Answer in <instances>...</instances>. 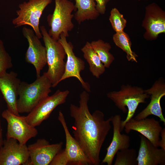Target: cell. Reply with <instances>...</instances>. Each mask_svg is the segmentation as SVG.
<instances>
[{"label":"cell","instance_id":"obj_15","mask_svg":"<svg viewBox=\"0 0 165 165\" xmlns=\"http://www.w3.org/2000/svg\"><path fill=\"white\" fill-rule=\"evenodd\" d=\"M146 92L151 97V100L146 107L137 114L134 119L139 120L153 115L158 117L165 124V119L163 115L160 101L165 95V83L160 79L156 80L150 88L145 90Z\"/></svg>","mask_w":165,"mask_h":165},{"label":"cell","instance_id":"obj_18","mask_svg":"<svg viewBox=\"0 0 165 165\" xmlns=\"http://www.w3.org/2000/svg\"><path fill=\"white\" fill-rule=\"evenodd\" d=\"M111 117L113 126V137L111 143L107 148L106 154L102 162L108 165L112 164L114 157L118 151L129 148L130 143L129 136L121 133L122 120L120 115H116Z\"/></svg>","mask_w":165,"mask_h":165},{"label":"cell","instance_id":"obj_19","mask_svg":"<svg viewBox=\"0 0 165 165\" xmlns=\"http://www.w3.org/2000/svg\"><path fill=\"white\" fill-rule=\"evenodd\" d=\"M139 136L141 140L138 165H165V150L155 146L142 135Z\"/></svg>","mask_w":165,"mask_h":165},{"label":"cell","instance_id":"obj_14","mask_svg":"<svg viewBox=\"0 0 165 165\" xmlns=\"http://www.w3.org/2000/svg\"><path fill=\"white\" fill-rule=\"evenodd\" d=\"M124 130L129 133L131 130L140 133L155 146L159 147L160 134L162 129L160 122L154 118L137 120L132 118L125 124Z\"/></svg>","mask_w":165,"mask_h":165},{"label":"cell","instance_id":"obj_13","mask_svg":"<svg viewBox=\"0 0 165 165\" xmlns=\"http://www.w3.org/2000/svg\"><path fill=\"white\" fill-rule=\"evenodd\" d=\"M63 142L50 144L44 138L37 139L28 146L30 165H49L56 155L62 149Z\"/></svg>","mask_w":165,"mask_h":165},{"label":"cell","instance_id":"obj_31","mask_svg":"<svg viewBox=\"0 0 165 165\" xmlns=\"http://www.w3.org/2000/svg\"></svg>","mask_w":165,"mask_h":165},{"label":"cell","instance_id":"obj_12","mask_svg":"<svg viewBox=\"0 0 165 165\" xmlns=\"http://www.w3.org/2000/svg\"><path fill=\"white\" fill-rule=\"evenodd\" d=\"M30 165L28 146L16 139L4 140L0 148V165Z\"/></svg>","mask_w":165,"mask_h":165},{"label":"cell","instance_id":"obj_26","mask_svg":"<svg viewBox=\"0 0 165 165\" xmlns=\"http://www.w3.org/2000/svg\"><path fill=\"white\" fill-rule=\"evenodd\" d=\"M12 67L11 57L6 50L3 41L0 39V76Z\"/></svg>","mask_w":165,"mask_h":165},{"label":"cell","instance_id":"obj_3","mask_svg":"<svg viewBox=\"0 0 165 165\" xmlns=\"http://www.w3.org/2000/svg\"><path fill=\"white\" fill-rule=\"evenodd\" d=\"M108 98L123 113L128 112L126 119L121 121L120 130L124 129L125 123L133 118L139 104L145 103L150 95L142 88L130 85H123L120 90L108 92Z\"/></svg>","mask_w":165,"mask_h":165},{"label":"cell","instance_id":"obj_10","mask_svg":"<svg viewBox=\"0 0 165 165\" xmlns=\"http://www.w3.org/2000/svg\"><path fill=\"white\" fill-rule=\"evenodd\" d=\"M66 38L62 33L58 40L64 47L67 57L64 72L60 82L68 78H75L79 81L85 90L89 92H90V85L84 81L80 75L81 72L85 68V62L81 58L75 55L73 45L71 42L67 41Z\"/></svg>","mask_w":165,"mask_h":165},{"label":"cell","instance_id":"obj_6","mask_svg":"<svg viewBox=\"0 0 165 165\" xmlns=\"http://www.w3.org/2000/svg\"><path fill=\"white\" fill-rule=\"evenodd\" d=\"M52 2V0H29L20 4L13 24L15 28L29 25L39 39L42 38L39 27L40 19L45 9Z\"/></svg>","mask_w":165,"mask_h":165},{"label":"cell","instance_id":"obj_30","mask_svg":"<svg viewBox=\"0 0 165 165\" xmlns=\"http://www.w3.org/2000/svg\"><path fill=\"white\" fill-rule=\"evenodd\" d=\"M4 140L2 137V131L1 127V121L0 119V148L3 145Z\"/></svg>","mask_w":165,"mask_h":165},{"label":"cell","instance_id":"obj_5","mask_svg":"<svg viewBox=\"0 0 165 165\" xmlns=\"http://www.w3.org/2000/svg\"><path fill=\"white\" fill-rule=\"evenodd\" d=\"M53 12L47 17V21L50 29L48 32L53 38L58 40L61 34L66 37L69 36V32L74 28L72 14L76 9L75 5L70 0H55Z\"/></svg>","mask_w":165,"mask_h":165},{"label":"cell","instance_id":"obj_21","mask_svg":"<svg viewBox=\"0 0 165 165\" xmlns=\"http://www.w3.org/2000/svg\"><path fill=\"white\" fill-rule=\"evenodd\" d=\"M81 50L84 59L88 63L90 72L94 76L97 78H99L105 72V67L93 49L90 43L87 42Z\"/></svg>","mask_w":165,"mask_h":165},{"label":"cell","instance_id":"obj_4","mask_svg":"<svg viewBox=\"0 0 165 165\" xmlns=\"http://www.w3.org/2000/svg\"><path fill=\"white\" fill-rule=\"evenodd\" d=\"M40 30L46 50L48 68L45 73L51 82L52 87L54 88L60 82L64 73L66 54L61 44L50 35L44 26H41Z\"/></svg>","mask_w":165,"mask_h":165},{"label":"cell","instance_id":"obj_1","mask_svg":"<svg viewBox=\"0 0 165 165\" xmlns=\"http://www.w3.org/2000/svg\"><path fill=\"white\" fill-rule=\"evenodd\" d=\"M88 92L83 91L79 95V106L71 104L70 115L74 120V138L90 161L91 165H99L102 146L111 128V117L105 119L101 111H89Z\"/></svg>","mask_w":165,"mask_h":165},{"label":"cell","instance_id":"obj_9","mask_svg":"<svg viewBox=\"0 0 165 165\" xmlns=\"http://www.w3.org/2000/svg\"><path fill=\"white\" fill-rule=\"evenodd\" d=\"M22 33L28 44L25 53V61L34 66L36 76L39 77L41 75V71L47 64L46 48L42 45L33 30L24 27Z\"/></svg>","mask_w":165,"mask_h":165},{"label":"cell","instance_id":"obj_7","mask_svg":"<svg viewBox=\"0 0 165 165\" xmlns=\"http://www.w3.org/2000/svg\"><path fill=\"white\" fill-rule=\"evenodd\" d=\"M69 93L68 90L61 91L58 90L52 95L42 100L25 116L27 122L33 127L40 125L49 118L55 108L66 102Z\"/></svg>","mask_w":165,"mask_h":165},{"label":"cell","instance_id":"obj_25","mask_svg":"<svg viewBox=\"0 0 165 165\" xmlns=\"http://www.w3.org/2000/svg\"><path fill=\"white\" fill-rule=\"evenodd\" d=\"M109 19L112 28L116 33L124 31L127 21L123 15L117 8H114L112 9Z\"/></svg>","mask_w":165,"mask_h":165},{"label":"cell","instance_id":"obj_8","mask_svg":"<svg viewBox=\"0 0 165 165\" xmlns=\"http://www.w3.org/2000/svg\"><path fill=\"white\" fill-rule=\"evenodd\" d=\"M1 116L7 123L6 139L13 138L24 145L38 134L37 129L27 122L25 116L16 115L7 109L2 112Z\"/></svg>","mask_w":165,"mask_h":165},{"label":"cell","instance_id":"obj_20","mask_svg":"<svg viewBox=\"0 0 165 165\" xmlns=\"http://www.w3.org/2000/svg\"><path fill=\"white\" fill-rule=\"evenodd\" d=\"M76 10L74 15L79 24L86 20H94L100 15L96 8L95 0H75Z\"/></svg>","mask_w":165,"mask_h":165},{"label":"cell","instance_id":"obj_23","mask_svg":"<svg viewBox=\"0 0 165 165\" xmlns=\"http://www.w3.org/2000/svg\"><path fill=\"white\" fill-rule=\"evenodd\" d=\"M113 40L115 45L126 53L128 61L137 62L138 55L131 49V42L127 34L124 31L116 33L113 36Z\"/></svg>","mask_w":165,"mask_h":165},{"label":"cell","instance_id":"obj_17","mask_svg":"<svg viewBox=\"0 0 165 165\" xmlns=\"http://www.w3.org/2000/svg\"><path fill=\"white\" fill-rule=\"evenodd\" d=\"M58 119L63 127L65 134L66 146L64 150L68 159L69 164L91 165L78 143L70 134L64 115L61 111L59 112Z\"/></svg>","mask_w":165,"mask_h":165},{"label":"cell","instance_id":"obj_24","mask_svg":"<svg viewBox=\"0 0 165 165\" xmlns=\"http://www.w3.org/2000/svg\"><path fill=\"white\" fill-rule=\"evenodd\" d=\"M116 155L114 165H138L137 155L134 149L128 148L119 150Z\"/></svg>","mask_w":165,"mask_h":165},{"label":"cell","instance_id":"obj_29","mask_svg":"<svg viewBox=\"0 0 165 165\" xmlns=\"http://www.w3.org/2000/svg\"><path fill=\"white\" fill-rule=\"evenodd\" d=\"M161 139H160L159 147L165 150V128H162L160 134Z\"/></svg>","mask_w":165,"mask_h":165},{"label":"cell","instance_id":"obj_22","mask_svg":"<svg viewBox=\"0 0 165 165\" xmlns=\"http://www.w3.org/2000/svg\"><path fill=\"white\" fill-rule=\"evenodd\" d=\"M90 44L105 68H109L115 59L113 55L109 52L111 49L110 44L99 39L92 41Z\"/></svg>","mask_w":165,"mask_h":165},{"label":"cell","instance_id":"obj_27","mask_svg":"<svg viewBox=\"0 0 165 165\" xmlns=\"http://www.w3.org/2000/svg\"><path fill=\"white\" fill-rule=\"evenodd\" d=\"M69 164L68 159L64 150L62 149L56 155L50 165H67Z\"/></svg>","mask_w":165,"mask_h":165},{"label":"cell","instance_id":"obj_11","mask_svg":"<svg viewBox=\"0 0 165 165\" xmlns=\"http://www.w3.org/2000/svg\"><path fill=\"white\" fill-rule=\"evenodd\" d=\"M142 26L145 30L143 36L147 40L156 39L165 32V12L157 4L151 3L145 7Z\"/></svg>","mask_w":165,"mask_h":165},{"label":"cell","instance_id":"obj_2","mask_svg":"<svg viewBox=\"0 0 165 165\" xmlns=\"http://www.w3.org/2000/svg\"><path fill=\"white\" fill-rule=\"evenodd\" d=\"M30 84L21 82L17 100V110L20 113H29L42 100L49 96L51 92L52 84L45 72L37 77Z\"/></svg>","mask_w":165,"mask_h":165},{"label":"cell","instance_id":"obj_28","mask_svg":"<svg viewBox=\"0 0 165 165\" xmlns=\"http://www.w3.org/2000/svg\"><path fill=\"white\" fill-rule=\"evenodd\" d=\"M110 0H95L96 8L100 14H105L106 11V6Z\"/></svg>","mask_w":165,"mask_h":165},{"label":"cell","instance_id":"obj_32","mask_svg":"<svg viewBox=\"0 0 165 165\" xmlns=\"http://www.w3.org/2000/svg\"><path fill=\"white\" fill-rule=\"evenodd\" d=\"M70 0L71 1L72 0Z\"/></svg>","mask_w":165,"mask_h":165},{"label":"cell","instance_id":"obj_16","mask_svg":"<svg viewBox=\"0 0 165 165\" xmlns=\"http://www.w3.org/2000/svg\"><path fill=\"white\" fill-rule=\"evenodd\" d=\"M16 73L6 72L0 76V91L3 95L7 109L13 114L20 115L17 106L18 91L21 82Z\"/></svg>","mask_w":165,"mask_h":165}]
</instances>
